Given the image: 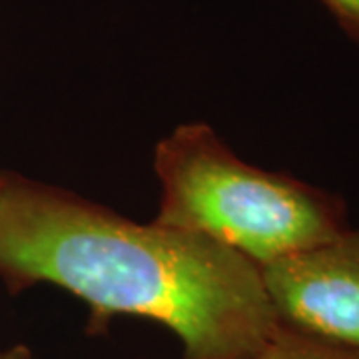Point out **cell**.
I'll use <instances>...</instances> for the list:
<instances>
[{
    "mask_svg": "<svg viewBox=\"0 0 359 359\" xmlns=\"http://www.w3.org/2000/svg\"><path fill=\"white\" fill-rule=\"evenodd\" d=\"M0 280L11 294H72L88 334L114 318L160 323L182 359H252L280 325L252 259L14 172H0Z\"/></svg>",
    "mask_w": 359,
    "mask_h": 359,
    "instance_id": "cell-1",
    "label": "cell"
},
{
    "mask_svg": "<svg viewBox=\"0 0 359 359\" xmlns=\"http://www.w3.org/2000/svg\"><path fill=\"white\" fill-rule=\"evenodd\" d=\"M156 222L198 233L259 268L347 228L335 194L252 166L205 122L180 124L156 144Z\"/></svg>",
    "mask_w": 359,
    "mask_h": 359,
    "instance_id": "cell-2",
    "label": "cell"
},
{
    "mask_svg": "<svg viewBox=\"0 0 359 359\" xmlns=\"http://www.w3.org/2000/svg\"><path fill=\"white\" fill-rule=\"evenodd\" d=\"M282 325L359 349V230L262 266Z\"/></svg>",
    "mask_w": 359,
    "mask_h": 359,
    "instance_id": "cell-3",
    "label": "cell"
},
{
    "mask_svg": "<svg viewBox=\"0 0 359 359\" xmlns=\"http://www.w3.org/2000/svg\"><path fill=\"white\" fill-rule=\"evenodd\" d=\"M252 359H359V349L278 325L276 334Z\"/></svg>",
    "mask_w": 359,
    "mask_h": 359,
    "instance_id": "cell-4",
    "label": "cell"
},
{
    "mask_svg": "<svg viewBox=\"0 0 359 359\" xmlns=\"http://www.w3.org/2000/svg\"><path fill=\"white\" fill-rule=\"evenodd\" d=\"M339 26L359 44V0H323Z\"/></svg>",
    "mask_w": 359,
    "mask_h": 359,
    "instance_id": "cell-5",
    "label": "cell"
},
{
    "mask_svg": "<svg viewBox=\"0 0 359 359\" xmlns=\"http://www.w3.org/2000/svg\"><path fill=\"white\" fill-rule=\"evenodd\" d=\"M0 359H34L30 347L16 344L11 347H0Z\"/></svg>",
    "mask_w": 359,
    "mask_h": 359,
    "instance_id": "cell-6",
    "label": "cell"
}]
</instances>
